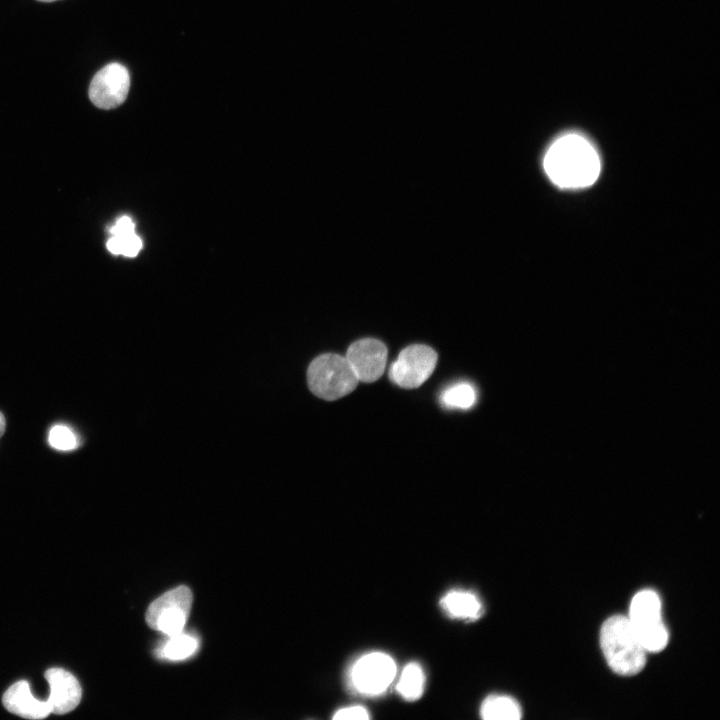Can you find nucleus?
I'll list each match as a JSON object with an SVG mask.
<instances>
[{
  "mask_svg": "<svg viewBox=\"0 0 720 720\" xmlns=\"http://www.w3.org/2000/svg\"><path fill=\"white\" fill-rule=\"evenodd\" d=\"M600 158L583 136L567 134L558 138L544 157V169L551 181L569 189L593 184L600 173Z\"/></svg>",
  "mask_w": 720,
  "mask_h": 720,
  "instance_id": "f257e3e1",
  "label": "nucleus"
},
{
  "mask_svg": "<svg viewBox=\"0 0 720 720\" xmlns=\"http://www.w3.org/2000/svg\"><path fill=\"white\" fill-rule=\"evenodd\" d=\"M600 643L610 668L617 674L632 676L646 663V650L640 643L628 617L614 615L601 627Z\"/></svg>",
  "mask_w": 720,
  "mask_h": 720,
  "instance_id": "f03ea898",
  "label": "nucleus"
},
{
  "mask_svg": "<svg viewBox=\"0 0 720 720\" xmlns=\"http://www.w3.org/2000/svg\"><path fill=\"white\" fill-rule=\"evenodd\" d=\"M359 380L346 358L333 353L322 354L310 363L307 383L319 398L333 401L352 392Z\"/></svg>",
  "mask_w": 720,
  "mask_h": 720,
  "instance_id": "7ed1b4c3",
  "label": "nucleus"
},
{
  "mask_svg": "<svg viewBox=\"0 0 720 720\" xmlns=\"http://www.w3.org/2000/svg\"><path fill=\"white\" fill-rule=\"evenodd\" d=\"M628 619L646 652H659L668 643V630L661 616V599L650 589L639 591L631 600Z\"/></svg>",
  "mask_w": 720,
  "mask_h": 720,
  "instance_id": "20e7f679",
  "label": "nucleus"
},
{
  "mask_svg": "<svg viewBox=\"0 0 720 720\" xmlns=\"http://www.w3.org/2000/svg\"><path fill=\"white\" fill-rule=\"evenodd\" d=\"M192 605V592L179 586L154 600L146 612L148 625L167 636L183 631Z\"/></svg>",
  "mask_w": 720,
  "mask_h": 720,
  "instance_id": "39448f33",
  "label": "nucleus"
},
{
  "mask_svg": "<svg viewBox=\"0 0 720 720\" xmlns=\"http://www.w3.org/2000/svg\"><path fill=\"white\" fill-rule=\"evenodd\" d=\"M396 664L383 652H371L355 661L349 671L351 687L358 693L376 696L384 693L396 675Z\"/></svg>",
  "mask_w": 720,
  "mask_h": 720,
  "instance_id": "423d86ee",
  "label": "nucleus"
},
{
  "mask_svg": "<svg viewBox=\"0 0 720 720\" xmlns=\"http://www.w3.org/2000/svg\"><path fill=\"white\" fill-rule=\"evenodd\" d=\"M437 353L429 346L414 344L403 349L389 370L390 379L402 388L423 384L434 371Z\"/></svg>",
  "mask_w": 720,
  "mask_h": 720,
  "instance_id": "0eeeda50",
  "label": "nucleus"
},
{
  "mask_svg": "<svg viewBox=\"0 0 720 720\" xmlns=\"http://www.w3.org/2000/svg\"><path fill=\"white\" fill-rule=\"evenodd\" d=\"M130 75L125 66L110 63L92 78L89 98L100 109H113L121 105L129 92Z\"/></svg>",
  "mask_w": 720,
  "mask_h": 720,
  "instance_id": "6e6552de",
  "label": "nucleus"
},
{
  "mask_svg": "<svg viewBox=\"0 0 720 720\" xmlns=\"http://www.w3.org/2000/svg\"><path fill=\"white\" fill-rule=\"evenodd\" d=\"M345 358L359 381L371 383L378 380L384 372L387 348L377 339L365 338L352 343Z\"/></svg>",
  "mask_w": 720,
  "mask_h": 720,
  "instance_id": "1a4fd4ad",
  "label": "nucleus"
},
{
  "mask_svg": "<svg viewBox=\"0 0 720 720\" xmlns=\"http://www.w3.org/2000/svg\"><path fill=\"white\" fill-rule=\"evenodd\" d=\"M45 678L50 686L46 700L51 713L61 715L74 710L82 696L81 686L75 676L62 668H50L45 672Z\"/></svg>",
  "mask_w": 720,
  "mask_h": 720,
  "instance_id": "9d476101",
  "label": "nucleus"
},
{
  "mask_svg": "<svg viewBox=\"0 0 720 720\" xmlns=\"http://www.w3.org/2000/svg\"><path fill=\"white\" fill-rule=\"evenodd\" d=\"M2 701L9 712L23 718L43 719L51 714L47 700L37 699L25 680L10 686L4 693Z\"/></svg>",
  "mask_w": 720,
  "mask_h": 720,
  "instance_id": "9b49d317",
  "label": "nucleus"
},
{
  "mask_svg": "<svg viewBox=\"0 0 720 720\" xmlns=\"http://www.w3.org/2000/svg\"><path fill=\"white\" fill-rule=\"evenodd\" d=\"M111 237L107 249L114 255L135 257L142 249L141 238L135 232V223L129 216H121L109 230Z\"/></svg>",
  "mask_w": 720,
  "mask_h": 720,
  "instance_id": "f8f14e48",
  "label": "nucleus"
},
{
  "mask_svg": "<svg viewBox=\"0 0 720 720\" xmlns=\"http://www.w3.org/2000/svg\"><path fill=\"white\" fill-rule=\"evenodd\" d=\"M441 607L452 618L476 620L481 617L483 607L478 597L468 591L454 590L445 594Z\"/></svg>",
  "mask_w": 720,
  "mask_h": 720,
  "instance_id": "ddd939ff",
  "label": "nucleus"
},
{
  "mask_svg": "<svg viewBox=\"0 0 720 720\" xmlns=\"http://www.w3.org/2000/svg\"><path fill=\"white\" fill-rule=\"evenodd\" d=\"M480 712L485 720H518L522 716L519 703L505 695L488 696L483 701Z\"/></svg>",
  "mask_w": 720,
  "mask_h": 720,
  "instance_id": "4468645a",
  "label": "nucleus"
},
{
  "mask_svg": "<svg viewBox=\"0 0 720 720\" xmlns=\"http://www.w3.org/2000/svg\"><path fill=\"white\" fill-rule=\"evenodd\" d=\"M199 642L196 637L183 631L168 636L167 641L157 649L159 657L172 661L186 659L198 649Z\"/></svg>",
  "mask_w": 720,
  "mask_h": 720,
  "instance_id": "2eb2a0df",
  "label": "nucleus"
},
{
  "mask_svg": "<svg viewBox=\"0 0 720 720\" xmlns=\"http://www.w3.org/2000/svg\"><path fill=\"white\" fill-rule=\"evenodd\" d=\"M425 676L421 666L409 663L403 669L396 689L407 701H415L421 697L424 690Z\"/></svg>",
  "mask_w": 720,
  "mask_h": 720,
  "instance_id": "dca6fc26",
  "label": "nucleus"
},
{
  "mask_svg": "<svg viewBox=\"0 0 720 720\" xmlns=\"http://www.w3.org/2000/svg\"><path fill=\"white\" fill-rule=\"evenodd\" d=\"M440 400L448 408L468 409L476 402V391L469 383H458L448 387Z\"/></svg>",
  "mask_w": 720,
  "mask_h": 720,
  "instance_id": "f3484780",
  "label": "nucleus"
},
{
  "mask_svg": "<svg viewBox=\"0 0 720 720\" xmlns=\"http://www.w3.org/2000/svg\"><path fill=\"white\" fill-rule=\"evenodd\" d=\"M51 447L61 451H69L78 447L79 440L73 430L65 425L53 426L48 435Z\"/></svg>",
  "mask_w": 720,
  "mask_h": 720,
  "instance_id": "a211bd4d",
  "label": "nucleus"
},
{
  "mask_svg": "<svg viewBox=\"0 0 720 720\" xmlns=\"http://www.w3.org/2000/svg\"><path fill=\"white\" fill-rule=\"evenodd\" d=\"M369 713L366 708L362 706H350L338 710L333 719L335 720H367L369 719Z\"/></svg>",
  "mask_w": 720,
  "mask_h": 720,
  "instance_id": "6ab92c4d",
  "label": "nucleus"
},
{
  "mask_svg": "<svg viewBox=\"0 0 720 720\" xmlns=\"http://www.w3.org/2000/svg\"><path fill=\"white\" fill-rule=\"evenodd\" d=\"M5 427H6L5 417L0 412V437L4 434Z\"/></svg>",
  "mask_w": 720,
  "mask_h": 720,
  "instance_id": "aec40b11",
  "label": "nucleus"
},
{
  "mask_svg": "<svg viewBox=\"0 0 720 720\" xmlns=\"http://www.w3.org/2000/svg\"><path fill=\"white\" fill-rule=\"evenodd\" d=\"M38 1H42V2H53V1H56V0H38Z\"/></svg>",
  "mask_w": 720,
  "mask_h": 720,
  "instance_id": "412c9836",
  "label": "nucleus"
}]
</instances>
